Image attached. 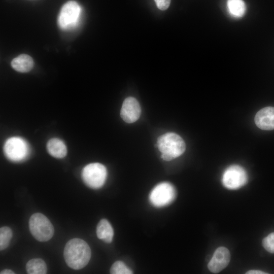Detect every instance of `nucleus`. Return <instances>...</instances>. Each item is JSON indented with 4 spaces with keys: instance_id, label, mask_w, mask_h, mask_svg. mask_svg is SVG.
Returning <instances> with one entry per match:
<instances>
[{
    "instance_id": "2eb2a0df",
    "label": "nucleus",
    "mask_w": 274,
    "mask_h": 274,
    "mask_svg": "<svg viewBox=\"0 0 274 274\" xmlns=\"http://www.w3.org/2000/svg\"><path fill=\"white\" fill-rule=\"evenodd\" d=\"M26 270L29 274H45L47 273V265L45 261L40 258L32 259L26 264Z\"/></svg>"
},
{
    "instance_id": "1a4fd4ad",
    "label": "nucleus",
    "mask_w": 274,
    "mask_h": 274,
    "mask_svg": "<svg viewBox=\"0 0 274 274\" xmlns=\"http://www.w3.org/2000/svg\"><path fill=\"white\" fill-rule=\"evenodd\" d=\"M230 254L228 249L224 247H218L215 251L208 264V267L213 273H219L229 264Z\"/></svg>"
},
{
    "instance_id": "39448f33",
    "label": "nucleus",
    "mask_w": 274,
    "mask_h": 274,
    "mask_svg": "<svg viewBox=\"0 0 274 274\" xmlns=\"http://www.w3.org/2000/svg\"><path fill=\"white\" fill-rule=\"evenodd\" d=\"M107 170L106 167L99 163H92L83 169L82 177L85 184L93 189L101 187L106 180Z\"/></svg>"
},
{
    "instance_id": "9d476101",
    "label": "nucleus",
    "mask_w": 274,
    "mask_h": 274,
    "mask_svg": "<svg viewBox=\"0 0 274 274\" xmlns=\"http://www.w3.org/2000/svg\"><path fill=\"white\" fill-rule=\"evenodd\" d=\"M141 109L138 101L134 97H128L124 100L121 109L122 119L126 123H132L138 120Z\"/></svg>"
},
{
    "instance_id": "f257e3e1",
    "label": "nucleus",
    "mask_w": 274,
    "mask_h": 274,
    "mask_svg": "<svg viewBox=\"0 0 274 274\" xmlns=\"http://www.w3.org/2000/svg\"><path fill=\"white\" fill-rule=\"evenodd\" d=\"M91 255V250L88 244L78 238L68 241L63 251L66 263L74 269H80L84 267L88 263Z\"/></svg>"
},
{
    "instance_id": "0eeeda50",
    "label": "nucleus",
    "mask_w": 274,
    "mask_h": 274,
    "mask_svg": "<svg viewBox=\"0 0 274 274\" xmlns=\"http://www.w3.org/2000/svg\"><path fill=\"white\" fill-rule=\"evenodd\" d=\"M4 153L9 160L20 161L25 159L29 154L30 148L27 143L18 136L8 139L4 146Z\"/></svg>"
},
{
    "instance_id": "6e6552de",
    "label": "nucleus",
    "mask_w": 274,
    "mask_h": 274,
    "mask_svg": "<svg viewBox=\"0 0 274 274\" xmlns=\"http://www.w3.org/2000/svg\"><path fill=\"white\" fill-rule=\"evenodd\" d=\"M176 196V191L173 185L162 182L156 185L149 195V200L155 207H162L172 202Z\"/></svg>"
},
{
    "instance_id": "4468645a",
    "label": "nucleus",
    "mask_w": 274,
    "mask_h": 274,
    "mask_svg": "<svg viewBox=\"0 0 274 274\" xmlns=\"http://www.w3.org/2000/svg\"><path fill=\"white\" fill-rule=\"evenodd\" d=\"M97 237L107 243H110L113 240L114 230L109 222L105 219H101L96 227Z\"/></svg>"
},
{
    "instance_id": "9b49d317",
    "label": "nucleus",
    "mask_w": 274,
    "mask_h": 274,
    "mask_svg": "<svg viewBox=\"0 0 274 274\" xmlns=\"http://www.w3.org/2000/svg\"><path fill=\"white\" fill-rule=\"evenodd\" d=\"M255 122L262 130L274 129V107H267L259 110L255 115Z\"/></svg>"
},
{
    "instance_id": "412c9836",
    "label": "nucleus",
    "mask_w": 274,
    "mask_h": 274,
    "mask_svg": "<svg viewBox=\"0 0 274 274\" xmlns=\"http://www.w3.org/2000/svg\"><path fill=\"white\" fill-rule=\"evenodd\" d=\"M246 273L248 274H263V273H267L266 272H264V271L259 270H250L248 271Z\"/></svg>"
},
{
    "instance_id": "7ed1b4c3",
    "label": "nucleus",
    "mask_w": 274,
    "mask_h": 274,
    "mask_svg": "<svg viewBox=\"0 0 274 274\" xmlns=\"http://www.w3.org/2000/svg\"><path fill=\"white\" fill-rule=\"evenodd\" d=\"M29 228L33 236L40 242L49 241L54 232V227L50 220L39 213L31 215L29 220Z\"/></svg>"
},
{
    "instance_id": "dca6fc26",
    "label": "nucleus",
    "mask_w": 274,
    "mask_h": 274,
    "mask_svg": "<svg viewBox=\"0 0 274 274\" xmlns=\"http://www.w3.org/2000/svg\"><path fill=\"white\" fill-rule=\"evenodd\" d=\"M227 5L228 11L233 16L241 17L245 14L246 8L243 0H227Z\"/></svg>"
},
{
    "instance_id": "f3484780",
    "label": "nucleus",
    "mask_w": 274,
    "mask_h": 274,
    "mask_svg": "<svg viewBox=\"0 0 274 274\" xmlns=\"http://www.w3.org/2000/svg\"><path fill=\"white\" fill-rule=\"evenodd\" d=\"M12 231L7 226L2 227L0 228V250L6 249L12 237Z\"/></svg>"
},
{
    "instance_id": "f8f14e48",
    "label": "nucleus",
    "mask_w": 274,
    "mask_h": 274,
    "mask_svg": "<svg viewBox=\"0 0 274 274\" xmlns=\"http://www.w3.org/2000/svg\"><path fill=\"white\" fill-rule=\"evenodd\" d=\"M48 153L57 158L64 157L67 153L66 147L64 142L58 138L49 140L47 144Z\"/></svg>"
},
{
    "instance_id": "423d86ee",
    "label": "nucleus",
    "mask_w": 274,
    "mask_h": 274,
    "mask_svg": "<svg viewBox=\"0 0 274 274\" xmlns=\"http://www.w3.org/2000/svg\"><path fill=\"white\" fill-rule=\"evenodd\" d=\"M221 181L226 188L236 190L246 184L248 175L246 170L241 166L231 165L224 171Z\"/></svg>"
},
{
    "instance_id": "ddd939ff",
    "label": "nucleus",
    "mask_w": 274,
    "mask_h": 274,
    "mask_svg": "<svg viewBox=\"0 0 274 274\" xmlns=\"http://www.w3.org/2000/svg\"><path fill=\"white\" fill-rule=\"evenodd\" d=\"M11 65L17 72L26 73L32 68L33 61L30 56L27 54H21L12 60Z\"/></svg>"
},
{
    "instance_id": "f03ea898",
    "label": "nucleus",
    "mask_w": 274,
    "mask_h": 274,
    "mask_svg": "<svg viewBox=\"0 0 274 274\" xmlns=\"http://www.w3.org/2000/svg\"><path fill=\"white\" fill-rule=\"evenodd\" d=\"M157 144L162 153V159L165 161H170L178 157L186 149L183 139L173 132H167L160 136L157 139Z\"/></svg>"
},
{
    "instance_id": "6ab92c4d",
    "label": "nucleus",
    "mask_w": 274,
    "mask_h": 274,
    "mask_svg": "<svg viewBox=\"0 0 274 274\" xmlns=\"http://www.w3.org/2000/svg\"><path fill=\"white\" fill-rule=\"evenodd\" d=\"M262 245L267 252L274 253V232L270 233L263 239Z\"/></svg>"
},
{
    "instance_id": "4be33fe9",
    "label": "nucleus",
    "mask_w": 274,
    "mask_h": 274,
    "mask_svg": "<svg viewBox=\"0 0 274 274\" xmlns=\"http://www.w3.org/2000/svg\"><path fill=\"white\" fill-rule=\"evenodd\" d=\"M1 274H14L15 272L11 269H5L2 270L0 272Z\"/></svg>"
},
{
    "instance_id": "aec40b11",
    "label": "nucleus",
    "mask_w": 274,
    "mask_h": 274,
    "mask_svg": "<svg viewBox=\"0 0 274 274\" xmlns=\"http://www.w3.org/2000/svg\"><path fill=\"white\" fill-rule=\"evenodd\" d=\"M171 0H154L157 8L161 10H165L170 5Z\"/></svg>"
},
{
    "instance_id": "a211bd4d",
    "label": "nucleus",
    "mask_w": 274,
    "mask_h": 274,
    "mask_svg": "<svg viewBox=\"0 0 274 274\" xmlns=\"http://www.w3.org/2000/svg\"><path fill=\"white\" fill-rule=\"evenodd\" d=\"M110 273L112 274H131L133 272L123 262L117 261L112 265Z\"/></svg>"
},
{
    "instance_id": "20e7f679",
    "label": "nucleus",
    "mask_w": 274,
    "mask_h": 274,
    "mask_svg": "<svg viewBox=\"0 0 274 274\" xmlns=\"http://www.w3.org/2000/svg\"><path fill=\"white\" fill-rule=\"evenodd\" d=\"M81 8L75 1H69L61 8L58 17V24L63 30L77 27L80 21Z\"/></svg>"
}]
</instances>
